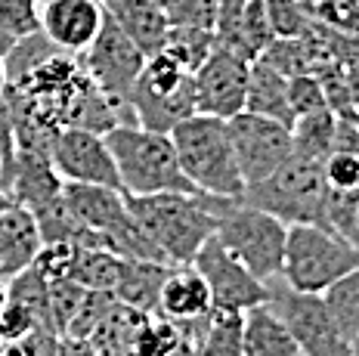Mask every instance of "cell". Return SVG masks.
I'll return each mask as SVG.
<instances>
[{"label": "cell", "mask_w": 359, "mask_h": 356, "mask_svg": "<svg viewBox=\"0 0 359 356\" xmlns=\"http://www.w3.org/2000/svg\"><path fill=\"white\" fill-rule=\"evenodd\" d=\"M276 38H304L313 28V13L304 0H266Z\"/></svg>", "instance_id": "f546056e"}, {"label": "cell", "mask_w": 359, "mask_h": 356, "mask_svg": "<svg viewBox=\"0 0 359 356\" xmlns=\"http://www.w3.org/2000/svg\"><path fill=\"white\" fill-rule=\"evenodd\" d=\"M170 139L180 155V165H183L186 177L196 183V189L208 192V196L242 198L245 177L238 170L229 124L223 118L196 112L170 130Z\"/></svg>", "instance_id": "3957f363"}, {"label": "cell", "mask_w": 359, "mask_h": 356, "mask_svg": "<svg viewBox=\"0 0 359 356\" xmlns=\"http://www.w3.org/2000/svg\"><path fill=\"white\" fill-rule=\"evenodd\" d=\"M323 298L328 303V310L334 313V319L341 322V329L347 331V338L356 344L359 341V263L347 276H341L334 282Z\"/></svg>", "instance_id": "484cf974"}, {"label": "cell", "mask_w": 359, "mask_h": 356, "mask_svg": "<svg viewBox=\"0 0 359 356\" xmlns=\"http://www.w3.org/2000/svg\"><path fill=\"white\" fill-rule=\"evenodd\" d=\"M13 205V198L10 196H6V192L4 189H0V211H4V207H10Z\"/></svg>", "instance_id": "b9f144b4"}, {"label": "cell", "mask_w": 359, "mask_h": 356, "mask_svg": "<svg viewBox=\"0 0 359 356\" xmlns=\"http://www.w3.org/2000/svg\"><path fill=\"white\" fill-rule=\"evenodd\" d=\"M328 183L323 161L291 152L266 180L251 183L242 192V202L279 217L282 224H319L325 226Z\"/></svg>", "instance_id": "277c9868"}, {"label": "cell", "mask_w": 359, "mask_h": 356, "mask_svg": "<svg viewBox=\"0 0 359 356\" xmlns=\"http://www.w3.org/2000/svg\"><path fill=\"white\" fill-rule=\"evenodd\" d=\"M238 198L208 196V192H155V196H127V207L161 248L174 266L192 263L198 248L217 235L220 217Z\"/></svg>", "instance_id": "6da1fadb"}, {"label": "cell", "mask_w": 359, "mask_h": 356, "mask_svg": "<svg viewBox=\"0 0 359 356\" xmlns=\"http://www.w3.org/2000/svg\"><path fill=\"white\" fill-rule=\"evenodd\" d=\"M323 174L328 189H359V152L332 149L323 161Z\"/></svg>", "instance_id": "d6a6232c"}, {"label": "cell", "mask_w": 359, "mask_h": 356, "mask_svg": "<svg viewBox=\"0 0 359 356\" xmlns=\"http://www.w3.org/2000/svg\"><path fill=\"white\" fill-rule=\"evenodd\" d=\"M325 229L359 245V189H328Z\"/></svg>", "instance_id": "83f0119b"}, {"label": "cell", "mask_w": 359, "mask_h": 356, "mask_svg": "<svg viewBox=\"0 0 359 356\" xmlns=\"http://www.w3.org/2000/svg\"><path fill=\"white\" fill-rule=\"evenodd\" d=\"M347 69V87H350V100H353V109L359 112V59L350 65H344Z\"/></svg>", "instance_id": "f35d334b"}, {"label": "cell", "mask_w": 359, "mask_h": 356, "mask_svg": "<svg viewBox=\"0 0 359 356\" xmlns=\"http://www.w3.org/2000/svg\"><path fill=\"white\" fill-rule=\"evenodd\" d=\"M245 109L266 118H276L282 124H294V112L288 102V78L276 71L264 59L251 62V78H248V93H245Z\"/></svg>", "instance_id": "ffe728a7"}, {"label": "cell", "mask_w": 359, "mask_h": 356, "mask_svg": "<svg viewBox=\"0 0 359 356\" xmlns=\"http://www.w3.org/2000/svg\"><path fill=\"white\" fill-rule=\"evenodd\" d=\"M288 102H291L294 118L304 115V112H313V109L328 106L323 81H319L316 71H304V75H291L288 78Z\"/></svg>", "instance_id": "836d02e7"}, {"label": "cell", "mask_w": 359, "mask_h": 356, "mask_svg": "<svg viewBox=\"0 0 359 356\" xmlns=\"http://www.w3.org/2000/svg\"><path fill=\"white\" fill-rule=\"evenodd\" d=\"M56 344H59L56 331L47 329V325H37L25 338L10 341L4 347V356H56Z\"/></svg>", "instance_id": "8d00e7d4"}, {"label": "cell", "mask_w": 359, "mask_h": 356, "mask_svg": "<svg viewBox=\"0 0 359 356\" xmlns=\"http://www.w3.org/2000/svg\"><path fill=\"white\" fill-rule=\"evenodd\" d=\"M106 22L102 0H43L41 32L59 53L81 56Z\"/></svg>", "instance_id": "4fadbf2b"}, {"label": "cell", "mask_w": 359, "mask_h": 356, "mask_svg": "<svg viewBox=\"0 0 359 356\" xmlns=\"http://www.w3.org/2000/svg\"><path fill=\"white\" fill-rule=\"evenodd\" d=\"M78 59L90 81L115 102H127L146 65V53L109 16L102 22V32L96 34V41Z\"/></svg>", "instance_id": "30bf717a"}, {"label": "cell", "mask_w": 359, "mask_h": 356, "mask_svg": "<svg viewBox=\"0 0 359 356\" xmlns=\"http://www.w3.org/2000/svg\"><path fill=\"white\" fill-rule=\"evenodd\" d=\"M62 186H65V180L59 177L53 158L34 155V152H22V149L13 152L10 165L0 174V189L16 205L28 207V211L59 198L62 196Z\"/></svg>", "instance_id": "5bb4252c"}, {"label": "cell", "mask_w": 359, "mask_h": 356, "mask_svg": "<svg viewBox=\"0 0 359 356\" xmlns=\"http://www.w3.org/2000/svg\"><path fill=\"white\" fill-rule=\"evenodd\" d=\"M41 4H43V0H41Z\"/></svg>", "instance_id": "bcb514c9"}, {"label": "cell", "mask_w": 359, "mask_h": 356, "mask_svg": "<svg viewBox=\"0 0 359 356\" xmlns=\"http://www.w3.org/2000/svg\"><path fill=\"white\" fill-rule=\"evenodd\" d=\"M53 165L65 183H90V186H109L124 192L118 161L102 133L65 128L53 146Z\"/></svg>", "instance_id": "7c38bea8"}, {"label": "cell", "mask_w": 359, "mask_h": 356, "mask_svg": "<svg viewBox=\"0 0 359 356\" xmlns=\"http://www.w3.org/2000/svg\"><path fill=\"white\" fill-rule=\"evenodd\" d=\"M155 4H158V6H164V10H170V6H174L177 0H155Z\"/></svg>", "instance_id": "ee69618b"}, {"label": "cell", "mask_w": 359, "mask_h": 356, "mask_svg": "<svg viewBox=\"0 0 359 356\" xmlns=\"http://www.w3.org/2000/svg\"><path fill=\"white\" fill-rule=\"evenodd\" d=\"M242 350L245 356H301L294 335L273 303H257L242 316Z\"/></svg>", "instance_id": "ac0fdd59"}, {"label": "cell", "mask_w": 359, "mask_h": 356, "mask_svg": "<svg viewBox=\"0 0 359 356\" xmlns=\"http://www.w3.org/2000/svg\"><path fill=\"white\" fill-rule=\"evenodd\" d=\"M217 4L220 0H177L168 10L170 25H196V28H211L217 22Z\"/></svg>", "instance_id": "d590c367"}, {"label": "cell", "mask_w": 359, "mask_h": 356, "mask_svg": "<svg viewBox=\"0 0 359 356\" xmlns=\"http://www.w3.org/2000/svg\"><path fill=\"white\" fill-rule=\"evenodd\" d=\"M269 303L276 307V313L285 319L297 347H301V356H350L353 353V341L341 329V322L328 310L323 294L294 292L285 282L282 285L269 282Z\"/></svg>", "instance_id": "52a82bcc"}, {"label": "cell", "mask_w": 359, "mask_h": 356, "mask_svg": "<svg viewBox=\"0 0 359 356\" xmlns=\"http://www.w3.org/2000/svg\"><path fill=\"white\" fill-rule=\"evenodd\" d=\"M87 288L78 285L72 276H62V279H50V322H53L56 335L62 338L69 331V322L78 310L81 298H84Z\"/></svg>", "instance_id": "1f68e13d"}, {"label": "cell", "mask_w": 359, "mask_h": 356, "mask_svg": "<svg viewBox=\"0 0 359 356\" xmlns=\"http://www.w3.org/2000/svg\"><path fill=\"white\" fill-rule=\"evenodd\" d=\"M334 128H338V115H334L328 106L297 115L294 124H291L294 152L306 155V158L325 161V155L332 152V146H334Z\"/></svg>", "instance_id": "603a6c76"}, {"label": "cell", "mask_w": 359, "mask_h": 356, "mask_svg": "<svg viewBox=\"0 0 359 356\" xmlns=\"http://www.w3.org/2000/svg\"><path fill=\"white\" fill-rule=\"evenodd\" d=\"M4 303H6V282L0 279V310H4Z\"/></svg>", "instance_id": "7bdbcfd3"}, {"label": "cell", "mask_w": 359, "mask_h": 356, "mask_svg": "<svg viewBox=\"0 0 359 356\" xmlns=\"http://www.w3.org/2000/svg\"><path fill=\"white\" fill-rule=\"evenodd\" d=\"M102 6H106V16L146 56L164 50V41L170 32V19L164 6H158L155 0H102Z\"/></svg>", "instance_id": "2e32d148"}, {"label": "cell", "mask_w": 359, "mask_h": 356, "mask_svg": "<svg viewBox=\"0 0 359 356\" xmlns=\"http://www.w3.org/2000/svg\"><path fill=\"white\" fill-rule=\"evenodd\" d=\"M170 270H174L170 263H158V261H127L121 282L115 288V298L127 303V307H137L143 313L155 316L158 313L161 285Z\"/></svg>", "instance_id": "44dd1931"}, {"label": "cell", "mask_w": 359, "mask_h": 356, "mask_svg": "<svg viewBox=\"0 0 359 356\" xmlns=\"http://www.w3.org/2000/svg\"><path fill=\"white\" fill-rule=\"evenodd\" d=\"M248 78H251V59L238 56L226 47H217L192 71V81H196V109L201 115H214L229 121V118L245 109Z\"/></svg>", "instance_id": "8fae6325"}, {"label": "cell", "mask_w": 359, "mask_h": 356, "mask_svg": "<svg viewBox=\"0 0 359 356\" xmlns=\"http://www.w3.org/2000/svg\"><path fill=\"white\" fill-rule=\"evenodd\" d=\"M359 263V245L319 224H291L279 279L294 292L325 294Z\"/></svg>", "instance_id": "5b68a950"}, {"label": "cell", "mask_w": 359, "mask_h": 356, "mask_svg": "<svg viewBox=\"0 0 359 356\" xmlns=\"http://www.w3.org/2000/svg\"><path fill=\"white\" fill-rule=\"evenodd\" d=\"M16 41H19V38H16V34L10 32V28H4V25H0V53L6 56V50H10V47H13V43H16Z\"/></svg>", "instance_id": "ab89813d"}, {"label": "cell", "mask_w": 359, "mask_h": 356, "mask_svg": "<svg viewBox=\"0 0 359 356\" xmlns=\"http://www.w3.org/2000/svg\"><path fill=\"white\" fill-rule=\"evenodd\" d=\"M124 263H127V257H118L115 251L74 245L69 276L84 288H96V292L115 294L118 282H121V273H124Z\"/></svg>", "instance_id": "7402d4cb"}, {"label": "cell", "mask_w": 359, "mask_h": 356, "mask_svg": "<svg viewBox=\"0 0 359 356\" xmlns=\"http://www.w3.org/2000/svg\"><path fill=\"white\" fill-rule=\"evenodd\" d=\"M192 266L201 273V279L211 288L214 310H236V313H245V310L269 301V282L254 276L248 266L238 261L217 235H211V239L198 248V254L192 257Z\"/></svg>", "instance_id": "9c48e42d"}, {"label": "cell", "mask_w": 359, "mask_h": 356, "mask_svg": "<svg viewBox=\"0 0 359 356\" xmlns=\"http://www.w3.org/2000/svg\"><path fill=\"white\" fill-rule=\"evenodd\" d=\"M118 298L111 292H96V288H87L84 298H81L78 310H74L72 322H69V338H90L96 331V325L106 319V313L111 310V303Z\"/></svg>", "instance_id": "4dcf8cb0"}, {"label": "cell", "mask_w": 359, "mask_h": 356, "mask_svg": "<svg viewBox=\"0 0 359 356\" xmlns=\"http://www.w3.org/2000/svg\"><path fill=\"white\" fill-rule=\"evenodd\" d=\"M217 239L226 245L257 279H279L288 239V224H282L279 217H273V214L260 211L254 205H245L238 198L220 217Z\"/></svg>", "instance_id": "8992f818"}, {"label": "cell", "mask_w": 359, "mask_h": 356, "mask_svg": "<svg viewBox=\"0 0 359 356\" xmlns=\"http://www.w3.org/2000/svg\"><path fill=\"white\" fill-rule=\"evenodd\" d=\"M0 25L16 38L41 28V0H0Z\"/></svg>", "instance_id": "e575fe53"}, {"label": "cell", "mask_w": 359, "mask_h": 356, "mask_svg": "<svg viewBox=\"0 0 359 356\" xmlns=\"http://www.w3.org/2000/svg\"><path fill=\"white\" fill-rule=\"evenodd\" d=\"M350 356H359V341H356V344H353V353H350Z\"/></svg>", "instance_id": "f6af8a7d"}, {"label": "cell", "mask_w": 359, "mask_h": 356, "mask_svg": "<svg viewBox=\"0 0 359 356\" xmlns=\"http://www.w3.org/2000/svg\"><path fill=\"white\" fill-rule=\"evenodd\" d=\"M106 143L118 161L124 196H155V192H201L186 177L170 133L146 130L140 124H118L106 133Z\"/></svg>", "instance_id": "7a4b0ae2"}, {"label": "cell", "mask_w": 359, "mask_h": 356, "mask_svg": "<svg viewBox=\"0 0 359 356\" xmlns=\"http://www.w3.org/2000/svg\"><path fill=\"white\" fill-rule=\"evenodd\" d=\"M37 325L41 322H37V316L32 313V310L6 298L4 310H0V341H4V344L25 338L32 329H37Z\"/></svg>", "instance_id": "74e56055"}, {"label": "cell", "mask_w": 359, "mask_h": 356, "mask_svg": "<svg viewBox=\"0 0 359 356\" xmlns=\"http://www.w3.org/2000/svg\"><path fill=\"white\" fill-rule=\"evenodd\" d=\"M6 87H10V75H6V62H4V53H0V96H4Z\"/></svg>", "instance_id": "60d3db41"}, {"label": "cell", "mask_w": 359, "mask_h": 356, "mask_svg": "<svg viewBox=\"0 0 359 356\" xmlns=\"http://www.w3.org/2000/svg\"><path fill=\"white\" fill-rule=\"evenodd\" d=\"M164 50L183 65L186 71H196L201 62L217 50V38L211 28H196V25H170Z\"/></svg>", "instance_id": "cb8c5ba5"}, {"label": "cell", "mask_w": 359, "mask_h": 356, "mask_svg": "<svg viewBox=\"0 0 359 356\" xmlns=\"http://www.w3.org/2000/svg\"><path fill=\"white\" fill-rule=\"evenodd\" d=\"M242 316L245 313H236V310H214L205 338H201L198 356H245Z\"/></svg>", "instance_id": "d4e9b609"}, {"label": "cell", "mask_w": 359, "mask_h": 356, "mask_svg": "<svg viewBox=\"0 0 359 356\" xmlns=\"http://www.w3.org/2000/svg\"><path fill=\"white\" fill-rule=\"evenodd\" d=\"M276 41L273 22H269L266 0H248L245 6V22H242V53L251 59H260L264 50Z\"/></svg>", "instance_id": "f1b7e54d"}, {"label": "cell", "mask_w": 359, "mask_h": 356, "mask_svg": "<svg viewBox=\"0 0 359 356\" xmlns=\"http://www.w3.org/2000/svg\"><path fill=\"white\" fill-rule=\"evenodd\" d=\"M127 106L133 109V118H137L140 128L170 133L180 121H186V118H192L198 112L196 109V81L189 78L180 90L168 93V96L133 90L130 96H127Z\"/></svg>", "instance_id": "d6986e66"}, {"label": "cell", "mask_w": 359, "mask_h": 356, "mask_svg": "<svg viewBox=\"0 0 359 356\" xmlns=\"http://www.w3.org/2000/svg\"><path fill=\"white\" fill-rule=\"evenodd\" d=\"M158 313L174 319V322H198L214 313L211 288L201 279V273L192 263L174 266L161 285Z\"/></svg>", "instance_id": "e0dca14e"}, {"label": "cell", "mask_w": 359, "mask_h": 356, "mask_svg": "<svg viewBox=\"0 0 359 356\" xmlns=\"http://www.w3.org/2000/svg\"><path fill=\"white\" fill-rule=\"evenodd\" d=\"M59 50L43 38V32L37 28L32 34H22V38L6 50L4 62H6V75H10V84H16L19 78H25L32 69H37L41 62H47L50 56H56Z\"/></svg>", "instance_id": "4316f807"}, {"label": "cell", "mask_w": 359, "mask_h": 356, "mask_svg": "<svg viewBox=\"0 0 359 356\" xmlns=\"http://www.w3.org/2000/svg\"><path fill=\"white\" fill-rule=\"evenodd\" d=\"M226 124H229V139H233L238 170H242V177H245V186L266 180V177L294 152L291 128L276 121V118L242 109V112L233 115Z\"/></svg>", "instance_id": "ba28073f"}, {"label": "cell", "mask_w": 359, "mask_h": 356, "mask_svg": "<svg viewBox=\"0 0 359 356\" xmlns=\"http://www.w3.org/2000/svg\"><path fill=\"white\" fill-rule=\"evenodd\" d=\"M43 248V235L34 214L13 202L0 211V279L10 282L28 270Z\"/></svg>", "instance_id": "9a60e30c"}]
</instances>
